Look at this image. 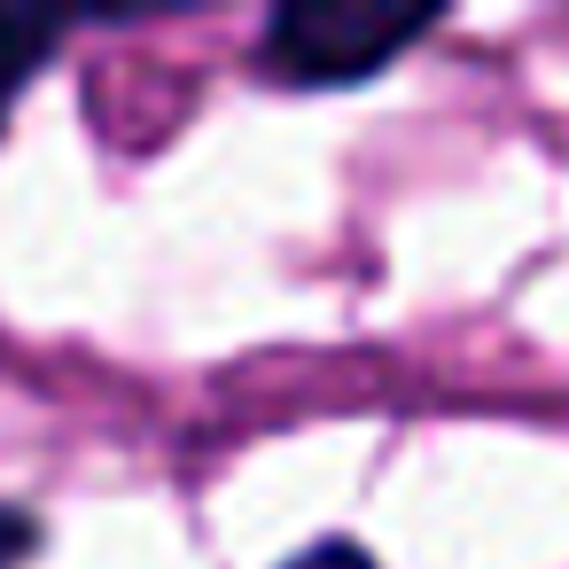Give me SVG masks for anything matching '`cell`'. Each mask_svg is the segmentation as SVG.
<instances>
[{
    "instance_id": "cell-4",
    "label": "cell",
    "mask_w": 569,
    "mask_h": 569,
    "mask_svg": "<svg viewBox=\"0 0 569 569\" xmlns=\"http://www.w3.org/2000/svg\"><path fill=\"white\" fill-rule=\"evenodd\" d=\"M281 569H382L375 561V546H359V538H312L297 561H281Z\"/></svg>"
},
{
    "instance_id": "cell-1",
    "label": "cell",
    "mask_w": 569,
    "mask_h": 569,
    "mask_svg": "<svg viewBox=\"0 0 569 569\" xmlns=\"http://www.w3.org/2000/svg\"><path fill=\"white\" fill-rule=\"evenodd\" d=\"M445 32V9H367V0H281L250 40V79L273 94H351L375 87L406 48Z\"/></svg>"
},
{
    "instance_id": "cell-3",
    "label": "cell",
    "mask_w": 569,
    "mask_h": 569,
    "mask_svg": "<svg viewBox=\"0 0 569 569\" xmlns=\"http://www.w3.org/2000/svg\"><path fill=\"white\" fill-rule=\"evenodd\" d=\"M40 538H48V522H40L32 507L0 499V569H24V561L40 553Z\"/></svg>"
},
{
    "instance_id": "cell-2",
    "label": "cell",
    "mask_w": 569,
    "mask_h": 569,
    "mask_svg": "<svg viewBox=\"0 0 569 569\" xmlns=\"http://www.w3.org/2000/svg\"><path fill=\"white\" fill-rule=\"evenodd\" d=\"M87 24H102V17H48V9H0V133H9V118H17V102L48 79V63H56V48L71 40V32H87Z\"/></svg>"
}]
</instances>
